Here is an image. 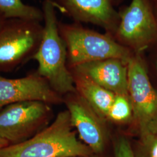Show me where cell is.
<instances>
[{
  "label": "cell",
  "mask_w": 157,
  "mask_h": 157,
  "mask_svg": "<svg viewBox=\"0 0 157 157\" xmlns=\"http://www.w3.org/2000/svg\"><path fill=\"white\" fill-rule=\"evenodd\" d=\"M56 4L43 0V33L39 47L32 59L38 63L36 72L59 95L76 94L73 75L67 66V45L59 30Z\"/></svg>",
  "instance_id": "6da1fadb"
},
{
  "label": "cell",
  "mask_w": 157,
  "mask_h": 157,
  "mask_svg": "<svg viewBox=\"0 0 157 157\" xmlns=\"http://www.w3.org/2000/svg\"><path fill=\"white\" fill-rule=\"evenodd\" d=\"M67 110L59 112L52 124L22 143L0 150V157H86L93 153L78 140Z\"/></svg>",
  "instance_id": "7a4b0ae2"
},
{
  "label": "cell",
  "mask_w": 157,
  "mask_h": 157,
  "mask_svg": "<svg viewBox=\"0 0 157 157\" xmlns=\"http://www.w3.org/2000/svg\"><path fill=\"white\" fill-rule=\"evenodd\" d=\"M40 22L7 19L0 29V72H8L32 59L41 41Z\"/></svg>",
  "instance_id": "3957f363"
},
{
  "label": "cell",
  "mask_w": 157,
  "mask_h": 157,
  "mask_svg": "<svg viewBox=\"0 0 157 157\" xmlns=\"http://www.w3.org/2000/svg\"><path fill=\"white\" fill-rule=\"evenodd\" d=\"M59 33L67 48L71 65L107 59H119L126 63L129 51L107 36L78 28L58 24Z\"/></svg>",
  "instance_id": "277c9868"
},
{
  "label": "cell",
  "mask_w": 157,
  "mask_h": 157,
  "mask_svg": "<svg viewBox=\"0 0 157 157\" xmlns=\"http://www.w3.org/2000/svg\"><path fill=\"white\" fill-rule=\"evenodd\" d=\"M51 110L42 101L21 102L0 110V137L9 145L28 140L45 129Z\"/></svg>",
  "instance_id": "5b68a950"
},
{
  "label": "cell",
  "mask_w": 157,
  "mask_h": 157,
  "mask_svg": "<svg viewBox=\"0 0 157 157\" xmlns=\"http://www.w3.org/2000/svg\"><path fill=\"white\" fill-rule=\"evenodd\" d=\"M127 66L129 98L142 140L157 134V93L139 57H130Z\"/></svg>",
  "instance_id": "8992f818"
},
{
  "label": "cell",
  "mask_w": 157,
  "mask_h": 157,
  "mask_svg": "<svg viewBox=\"0 0 157 157\" xmlns=\"http://www.w3.org/2000/svg\"><path fill=\"white\" fill-rule=\"evenodd\" d=\"M29 101L59 104L62 98L36 71L17 78L0 75V110L10 104Z\"/></svg>",
  "instance_id": "52a82bcc"
},
{
  "label": "cell",
  "mask_w": 157,
  "mask_h": 157,
  "mask_svg": "<svg viewBox=\"0 0 157 157\" xmlns=\"http://www.w3.org/2000/svg\"><path fill=\"white\" fill-rule=\"evenodd\" d=\"M66 104L73 127L79 137L93 152L103 151L107 136L99 115L82 97H69Z\"/></svg>",
  "instance_id": "ba28073f"
},
{
  "label": "cell",
  "mask_w": 157,
  "mask_h": 157,
  "mask_svg": "<svg viewBox=\"0 0 157 157\" xmlns=\"http://www.w3.org/2000/svg\"><path fill=\"white\" fill-rule=\"evenodd\" d=\"M76 73L90 78L116 95L129 97L127 63L119 59H107L73 67Z\"/></svg>",
  "instance_id": "9c48e42d"
},
{
  "label": "cell",
  "mask_w": 157,
  "mask_h": 157,
  "mask_svg": "<svg viewBox=\"0 0 157 157\" xmlns=\"http://www.w3.org/2000/svg\"><path fill=\"white\" fill-rule=\"evenodd\" d=\"M157 31V23L146 0H132L121 15L120 37L132 44H142L150 41Z\"/></svg>",
  "instance_id": "30bf717a"
},
{
  "label": "cell",
  "mask_w": 157,
  "mask_h": 157,
  "mask_svg": "<svg viewBox=\"0 0 157 157\" xmlns=\"http://www.w3.org/2000/svg\"><path fill=\"white\" fill-rule=\"evenodd\" d=\"M59 6L76 19L110 28L115 13L109 0H55Z\"/></svg>",
  "instance_id": "8fae6325"
},
{
  "label": "cell",
  "mask_w": 157,
  "mask_h": 157,
  "mask_svg": "<svg viewBox=\"0 0 157 157\" xmlns=\"http://www.w3.org/2000/svg\"><path fill=\"white\" fill-rule=\"evenodd\" d=\"M72 75L76 90L81 97L100 117H107L116 94L83 75L76 73Z\"/></svg>",
  "instance_id": "7c38bea8"
},
{
  "label": "cell",
  "mask_w": 157,
  "mask_h": 157,
  "mask_svg": "<svg viewBox=\"0 0 157 157\" xmlns=\"http://www.w3.org/2000/svg\"><path fill=\"white\" fill-rule=\"evenodd\" d=\"M0 12L6 19H19L41 22L44 20L42 9L23 2L22 0H0Z\"/></svg>",
  "instance_id": "4fadbf2b"
},
{
  "label": "cell",
  "mask_w": 157,
  "mask_h": 157,
  "mask_svg": "<svg viewBox=\"0 0 157 157\" xmlns=\"http://www.w3.org/2000/svg\"><path fill=\"white\" fill-rule=\"evenodd\" d=\"M132 115L133 110L130 98L124 95H116L107 117L117 122H124L128 121Z\"/></svg>",
  "instance_id": "5bb4252c"
},
{
  "label": "cell",
  "mask_w": 157,
  "mask_h": 157,
  "mask_svg": "<svg viewBox=\"0 0 157 157\" xmlns=\"http://www.w3.org/2000/svg\"><path fill=\"white\" fill-rule=\"evenodd\" d=\"M135 157H157V134L140 140L137 155Z\"/></svg>",
  "instance_id": "9a60e30c"
},
{
  "label": "cell",
  "mask_w": 157,
  "mask_h": 157,
  "mask_svg": "<svg viewBox=\"0 0 157 157\" xmlns=\"http://www.w3.org/2000/svg\"><path fill=\"white\" fill-rule=\"evenodd\" d=\"M115 157H135L128 140L124 137H120L114 144Z\"/></svg>",
  "instance_id": "2e32d148"
},
{
  "label": "cell",
  "mask_w": 157,
  "mask_h": 157,
  "mask_svg": "<svg viewBox=\"0 0 157 157\" xmlns=\"http://www.w3.org/2000/svg\"><path fill=\"white\" fill-rule=\"evenodd\" d=\"M6 20H7V19H6V17H4L0 12V29L4 25V24L6 23Z\"/></svg>",
  "instance_id": "e0dca14e"
},
{
  "label": "cell",
  "mask_w": 157,
  "mask_h": 157,
  "mask_svg": "<svg viewBox=\"0 0 157 157\" xmlns=\"http://www.w3.org/2000/svg\"><path fill=\"white\" fill-rule=\"evenodd\" d=\"M9 144L4 139H2L1 137H0V150L2 149V148L5 147L6 146H8Z\"/></svg>",
  "instance_id": "ac0fdd59"
},
{
  "label": "cell",
  "mask_w": 157,
  "mask_h": 157,
  "mask_svg": "<svg viewBox=\"0 0 157 157\" xmlns=\"http://www.w3.org/2000/svg\"><path fill=\"white\" fill-rule=\"evenodd\" d=\"M75 157V156H69V157Z\"/></svg>",
  "instance_id": "d6986e66"
},
{
  "label": "cell",
  "mask_w": 157,
  "mask_h": 157,
  "mask_svg": "<svg viewBox=\"0 0 157 157\" xmlns=\"http://www.w3.org/2000/svg\"><path fill=\"white\" fill-rule=\"evenodd\" d=\"M91 157V155H90V156H88V157Z\"/></svg>",
  "instance_id": "ffe728a7"
}]
</instances>
